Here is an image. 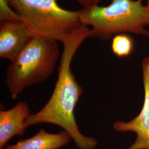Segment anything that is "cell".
Here are the masks:
<instances>
[{
	"label": "cell",
	"instance_id": "obj_1",
	"mask_svg": "<svg viewBox=\"0 0 149 149\" xmlns=\"http://www.w3.org/2000/svg\"><path fill=\"white\" fill-rule=\"evenodd\" d=\"M90 34V28L82 25L63 43L58 78L53 93L46 104L39 111L31 114L26 122L28 127L44 123L59 126L69 135L79 149H95L98 145L95 139L82 134L76 122L74 108L83 94V88L71 69L74 54Z\"/></svg>",
	"mask_w": 149,
	"mask_h": 149
},
{
	"label": "cell",
	"instance_id": "obj_2",
	"mask_svg": "<svg viewBox=\"0 0 149 149\" xmlns=\"http://www.w3.org/2000/svg\"><path fill=\"white\" fill-rule=\"evenodd\" d=\"M81 23L91 26L90 37L110 39L113 36L131 33L149 37V8L142 0H112L109 5L93 6L80 10Z\"/></svg>",
	"mask_w": 149,
	"mask_h": 149
},
{
	"label": "cell",
	"instance_id": "obj_3",
	"mask_svg": "<svg viewBox=\"0 0 149 149\" xmlns=\"http://www.w3.org/2000/svg\"><path fill=\"white\" fill-rule=\"evenodd\" d=\"M60 55L58 41L32 38L6 70V85L11 99L16 100L28 87L47 80L53 73Z\"/></svg>",
	"mask_w": 149,
	"mask_h": 149
},
{
	"label": "cell",
	"instance_id": "obj_4",
	"mask_svg": "<svg viewBox=\"0 0 149 149\" xmlns=\"http://www.w3.org/2000/svg\"><path fill=\"white\" fill-rule=\"evenodd\" d=\"M33 37L63 43L83 25L80 11L59 6L56 0H7Z\"/></svg>",
	"mask_w": 149,
	"mask_h": 149
},
{
	"label": "cell",
	"instance_id": "obj_5",
	"mask_svg": "<svg viewBox=\"0 0 149 149\" xmlns=\"http://www.w3.org/2000/svg\"><path fill=\"white\" fill-rule=\"evenodd\" d=\"M144 84V103L138 116L128 122L117 120L113 125L118 132H133L136 134L135 142L127 149H149V56L142 64Z\"/></svg>",
	"mask_w": 149,
	"mask_h": 149
},
{
	"label": "cell",
	"instance_id": "obj_6",
	"mask_svg": "<svg viewBox=\"0 0 149 149\" xmlns=\"http://www.w3.org/2000/svg\"><path fill=\"white\" fill-rule=\"evenodd\" d=\"M33 37L22 21L0 22V58L12 61Z\"/></svg>",
	"mask_w": 149,
	"mask_h": 149
},
{
	"label": "cell",
	"instance_id": "obj_7",
	"mask_svg": "<svg viewBox=\"0 0 149 149\" xmlns=\"http://www.w3.org/2000/svg\"><path fill=\"white\" fill-rule=\"evenodd\" d=\"M31 114L27 102H18L10 109L0 111V149L15 136H22L28 127L26 120Z\"/></svg>",
	"mask_w": 149,
	"mask_h": 149
},
{
	"label": "cell",
	"instance_id": "obj_8",
	"mask_svg": "<svg viewBox=\"0 0 149 149\" xmlns=\"http://www.w3.org/2000/svg\"><path fill=\"white\" fill-rule=\"evenodd\" d=\"M72 139L65 130L50 133L41 128L32 137L7 145L5 149H60L70 143Z\"/></svg>",
	"mask_w": 149,
	"mask_h": 149
},
{
	"label": "cell",
	"instance_id": "obj_9",
	"mask_svg": "<svg viewBox=\"0 0 149 149\" xmlns=\"http://www.w3.org/2000/svg\"><path fill=\"white\" fill-rule=\"evenodd\" d=\"M111 48L113 54L118 58L128 57L133 52V39L124 33L117 34L114 36L112 39Z\"/></svg>",
	"mask_w": 149,
	"mask_h": 149
},
{
	"label": "cell",
	"instance_id": "obj_10",
	"mask_svg": "<svg viewBox=\"0 0 149 149\" xmlns=\"http://www.w3.org/2000/svg\"><path fill=\"white\" fill-rule=\"evenodd\" d=\"M22 21L7 0H0V22Z\"/></svg>",
	"mask_w": 149,
	"mask_h": 149
},
{
	"label": "cell",
	"instance_id": "obj_11",
	"mask_svg": "<svg viewBox=\"0 0 149 149\" xmlns=\"http://www.w3.org/2000/svg\"><path fill=\"white\" fill-rule=\"evenodd\" d=\"M83 8H88L93 6L98 5L102 0H76Z\"/></svg>",
	"mask_w": 149,
	"mask_h": 149
},
{
	"label": "cell",
	"instance_id": "obj_12",
	"mask_svg": "<svg viewBox=\"0 0 149 149\" xmlns=\"http://www.w3.org/2000/svg\"><path fill=\"white\" fill-rule=\"evenodd\" d=\"M146 6L148 8H149V0H147V3L146 4Z\"/></svg>",
	"mask_w": 149,
	"mask_h": 149
},
{
	"label": "cell",
	"instance_id": "obj_13",
	"mask_svg": "<svg viewBox=\"0 0 149 149\" xmlns=\"http://www.w3.org/2000/svg\"></svg>",
	"mask_w": 149,
	"mask_h": 149
}]
</instances>
